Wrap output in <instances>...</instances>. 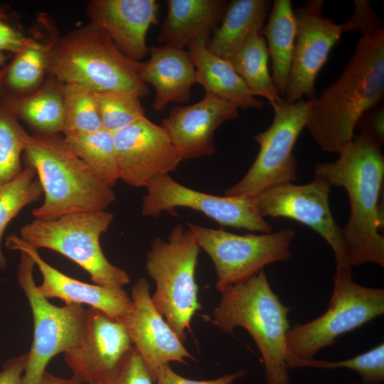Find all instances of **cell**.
<instances>
[{"mask_svg":"<svg viewBox=\"0 0 384 384\" xmlns=\"http://www.w3.org/2000/svg\"><path fill=\"white\" fill-rule=\"evenodd\" d=\"M333 162L318 163L314 174L331 186L343 188L349 197V218L342 228L348 267L372 262L384 267L383 212L380 198L384 177L381 145L359 134Z\"/></svg>","mask_w":384,"mask_h":384,"instance_id":"6da1fadb","label":"cell"},{"mask_svg":"<svg viewBox=\"0 0 384 384\" xmlns=\"http://www.w3.org/2000/svg\"><path fill=\"white\" fill-rule=\"evenodd\" d=\"M384 96V30L361 36L338 78L312 99L306 127L321 151L338 154L358 119Z\"/></svg>","mask_w":384,"mask_h":384,"instance_id":"7a4b0ae2","label":"cell"},{"mask_svg":"<svg viewBox=\"0 0 384 384\" xmlns=\"http://www.w3.org/2000/svg\"><path fill=\"white\" fill-rule=\"evenodd\" d=\"M21 159L25 167L36 169L43 188V203L32 210L36 219L105 210L116 201L112 188L75 155L60 134H31Z\"/></svg>","mask_w":384,"mask_h":384,"instance_id":"3957f363","label":"cell"},{"mask_svg":"<svg viewBox=\"0 0 384 384\" xmlns=\"http://www.w3.org/2000/svg\"><path fill=\"white\" fill-rule=\"evenodd\" d=\"M140 62L122 53L109 35L88 23L65 35H53L48 71L64 83L97 93L122 92L144 97L149 89L139 75Z\"/></svg>","mask_w":384,"mask_h":384,"instance_id":"277c9868","label":"cell"},{"mask_svg":"<svg viewBox=\"0 0 384 384\" xmlns=\"http://www.w3.org/2000/svg\"><path fill=\"white\" fill-rule=\"evenodd\" d=\"M220 294L213 323L229 334L236 327L245 329L262 355L266 384H289L286 334L291 309L272 291L264 268Z\"/></svg>","mask_w":384,"mask_h":384,"instance_id":"5b68a950","label":"cell"},{"mask_svg":"<svg viewBox=\"0 0 384 384\" xmlns=\"http://www.w3.org/2000/svg\"><path fill=\"white\" fill-rule=\"evenodd\" d=\"M200 249L191 231L178 224L167 240H152L146 257V270L156 283L151 300L182 343L193 316L201 309L195 280Z\"/></svg>","mask_w":384,"mask_h":384,"instance_id":"8992f818","label":"cell"},{"mask_svg":"<svg viewBox=\"0 0 384 384\" xmlns=\"http://www.w3.org/2000/svg\"><path fill=\"white\" fill-rule=\"evenodd\" d=\"M113 218L105 210L72 213L55 220L35 219L21 227L19 235L37 250L50 249L75 262L95 284L123 288L130 282L129 276L108 261L100 242Z\"/></svg>","mask_w":384,"mask_h":384,"instance_id":"52a82bcc","label":"cell"},{"mask_svg":"<svg viewBox=\"0 0 384 384\" xmlns=\"http://www.w3.org/2000/svg\"><path fill=\"white\" fill-rule=\"evenodd\" d=\"M383 313V289L361 286L353 280L351 270L336 267L326 311L310 322L296 324L287 331V358H313L321 348L335 343L339 336Z\"/></svg>","mask_w":384,"mask_h":384,"instance_id":"ba28073f","label":"cell"},{"mask_svg":"<svg viewBox=\"0 0 384 384\" xmlns=\"http://www.w3.org/2000/svg\"><path fill=\"white\" fill-rule=\"evenodd\" d=\"M20 253L17 279L30 304L34 325L22 384H38L53 357L80 345L85 331L87 309L82 304L57 306L49 302L34 282V261L25 252Z\"/></svg>","mask_w":384,"mask_h":384,"instance_id":"9c48e42d","label":"cell"},{"mask_svg":"<svg viewBox=\"0 0 384 384\" xmlns=\"http://www.w3.org/2000/svg\"><path fill=\"white\" fill-rule=\"evenodd\" d=\"M312 99L292 103L284 100L272 105L271 125L253 137L260 146L255 160L245 175L224 191V196L256 198L270 188L297 179V162L293 147L306 127Z\"/></svg>","mask_w":384,"mask_h":384,"instance_id":"30bf717a","label":"cell"},{"mask_svg":"<svg viewBox=\"0 0 384 384\" xmlns=\"http://www.w3.org/2000/svg\"><path fill=\"white\" fill-rule=\"evenodd\" d=\"M200 248L210 257L220 292L243 282L267 265L291 257L290 245L296 233L283 228L274 233L237 235L186 223Z\"/></svg>","mask_w":384,"mask_h":384,"instance_id":"8fae6325","label":"cell"},{"mask_svg":"<svg viewBox=\"0 0 384 384\" xmlns=\"http://www.w3.org/2000/svg\"><path fill=\"white\" fill-rule=\"evenodd\" d=\"M146 188L141 209L144 216L156 218L163 211L174 212V208L183 207L200 211L223 226L272 232L257 208L255 198L206 193L179 183L169 174L154 178Z\"/></svg>","mask_w":384,"mask_h":384,"instance_id":"7c38bea8","label":"cell"},{"mask_svg":"<svg viewBox=\"0 0 384 384\" xmlns=\"http://www.w3.org/2000/svg\"><path fill=\"white\" fill-rule=\"evenodd\" d=\"M331 188L324 177L314 174V179L308 183H289L265 190L255 198V203L264 218H287L311 228L331 246L336 267L351 271L342 228L335 221L329 207Z\"/></svg>","mask_w":384,"mask_h":384,"instance_id":"4fadbf2b","label":"cell"},{"mask_svg":"<svg viewBox=\"0 0 384 384\" xmlns=\"http://www.w3.org/2000/svg\"><path fill=\"white\" fill-rule=\"evenodd\" d=\"M323 0H308L294 10L296 36L285 102L316 97L315 80L342 35L340 24L322 14Z\"/></svg>","mask_w":384,"mask_h":384,"instance_id":"5bb4252c","label":"cell"},{"mask_svg":"<svg viewBox=\"0 0 384 384\" xmlns=\"http://www.w3.org/2000/svg\"><path fill=\"white\" fill-rule=\"evenodd\" d=\"M120 179L146 187L154 178L174 171L183 159L166 130L146 116L112 133Z\"/></svg>","mask_w":384,"mask_h":384,"instance_id":"9a60e30c","label":"cell"},{"mask_svg":"<svg viewBox=\"0 0 384 384\" xmlns=\"http://www.w3.org/2000/svg\"><path fill=\"white\" fill-rule=\"evenodd\" d=\"M150 284L139 278L132 287V307L119 321L124 326L153 381L159 368L171 361L187 364L196 359L163 319L149 293Z\"/></svg>","mask_w":384,"mask_h":384,"instance_id":"2e32d148","label":"cell"},{"mask_svg":"<svg viewBox=\"0 0 384 384\" xmlns=\"http://www.w3.org/2000/svg\"><path fill=\"white\" fill-rule=\"evenodd\" d=\"M86 316L82 340L65 353V361L84 383L97 384L119 370L134 346L119 320L92 307L86 310Z\"/></svg>","mask_w":384,"mask_h":384,"instance_id":"e0dca14e","label":"cell"},{"mask_svg":"<svg viewBox=\"0 0 384 384\" xmlns=\"http://www.w3.org/2000/svg\"><path fill=\"white\" fill-rule=\"evenodd\" d=\"M239 115L235 104L205 93L195 104L171 108L161 126L181 152L183 159H193L213 155L215 152V130Z\"/></svg>","mask_w":384,"mask_h":384,"instance_id":"ac0fdd59","label":"cell"},{"mask_svg":"<svg viewBox=\"0 0 384 384\" xmlns=\"http://www.w3.org/2000/svg\"><path fill=\"white\" fill-rule=\"evenodd\" d=\"M159 9L156 0H91L86 14L89 23L105 31L123 55L140 62L149 53L146 33L157 24Z\"/></svg>","mask_w":384,"mask_h":384,"instance_id":"d6986e66","label":"cell"},{"mask_svg":"<svg viewBox=\"0 0 384 384\" xmlns=\"http://www.w3.org/2000/svg\"><path fill=\"white\" fill-rule=\"evenodd\" d=\"M5 246L10 250L25 252L33 259L43 277L38 289L46 298H59L65 304H85L117 320L130 311L132 302L123 288L90 284L64 274L45 262L37 249L16 234L6 238Z\"/></svg>","mask_w":384,"mask_h":384,"instance_id":"ffe728a7","label":"cell"},{"mask_svg":"<svg viewBox=\"0 0 384 384\" xmlns=\"http://www.w3.org/2000/svg\"><path fill=\"white\" fill-rule=\"evenodd\" d=\"M57 31L49 14L38 15L22 47L1 70L0 95L29 92L43 82L48 74L51 40Z\"/></svg>","mask_w":384,"mask_h":384,"instance_id":"44dd1931","label":"cell"},{"mask_svg":"<svg viewBox=\"0 0 384 384\" xmlns=\"http://www.w3.org/2000/svg\"><path fill=\"white\" fill-rule=\"evenodd\" d=\"M149 60L140 63L139 75L155 90L154 110L161 112L171 102H188L196 83V68L188 52L162 45L149 48Z\"/></svg>","mask_w":384,"mask_h":384,"instance_id":"7402d4cb","label":"cell"},{"mask_svg":"<svg viewBox=\"0 0 384 384\" xmlns=\"http://www.w3.org/2000/svg\"><path fill=\"white\" fill-rule=\"evenodd\" d=\"M64 82L48 73L36 89L0 95V107L26 124L32 134H63L64 127Z\"/></svg>","mask_w":384,"mask_h":384,"instance_id":"603a6c76","label":"cell"},{"mask_svg":"<svg viewBox=\"0 0 384 384\" xmlns=\"http://www.w3.org/2000/svg\"><path fill=\"white\" fill-rule=\"evenodd\" d=\"M229 1L168 0L167 14L158 37L164 46L183 50L196 40L209 41L221 22Z\"/></svg>","mask_w":384,"mask_h":384,"instance_id":"cb8c5ba5","label":"cell"},{"mask_svg":"<svg viewBox=\"0 0 384 384\" xmlns=\"http://www.w3.org/2000/svg\"><path fill=\"white\" fill-rule=\"evenodd\" d=\"M208 42L200 38L188 46L187 52L196 68V83L202 85L205 93L226 100L238 109H262L265 103L255 98L228 61L209 51Z\"/></svg>","mask_w":384,"mask_h":384,"instance_id":"d4e9b609","label":"cell"},{"mask_svg":"<svg viewBox=\"0 0 384 384\" xmlns=\"http://www.w3.org/2000/svg\"><path fill=\"white\" fill-rule=\"evenodd\" d=\"M271 4L268 0L230 1L220 23L207 43V48L230 63L250 33L255 29L262 31Z\"/></svg>","mask_w":384,"mask_h":384,"instance_id":"484cf974","label":"cell"},{"mask_svg":"<svg viewBox=\"0 0 384 384\" xmlns=\"http://www.w3.org/2000/svg\"><path fill=\"white\" fill-rule=\"evenodd\" d=\"M261 32L266 38L268 54L272 60V80L279 95L284 98L296 36L292 1H273L268 21Z\"/></svg>","mask_w":384,"mask_h":384,"instance_id":"4316f807","label":"cell"},{"mask_svg":"<svg viewBox=\"0 0 384 384\" xmlns=\"http://www.w3.org/2000/svg\"><path fill=\"white\" fill-rule=\"evenodd\" d=\"M262 31L255 29L230 62L255 96L269 100L272 106L284 102L268 70V50Z\"/></svg>","mask_w":384,"mask_h":384,"instance_id":"83f0119b","label":"cell"},{"mask_svg":"<svg viewBox=\"0 0 384 384\" xmlns=\"http://www.w3.org/2000/svg\"><path fill=\"white\" fill-rule=\"evenodd\" d=\"M71 151L104 183L112 188L120 179L112 133L101 129L63 135Z\"/></svg>","mask_w":384,"mask_h":384,"instance_id":"f1b7e54d","label":"cell"},{"mask_svg":"<svg viewBox=\"0 0 384 384\" xmlns=\"http://www.w3.org/2000/svg\"><path fill=\"white\" fill-rule=\"evenodd\" d=\"M34 168L25 167L11 182L0 186V270L6 267L1 240L6 226L25 206L38 201L43 188Z\"/></svg>","mask_w":384,"mask_h":384,"instance_id":"f546056e","label":"cell"},{"mask_svg":"<svg viewBox=\"0 0 384 384\" xmlns=\"http://www.w3.org/2000/svg\"><path fill=\"white\" fill-rule=\"evenodd\" d=\"M63 104V135L102 129L95 92L79 84L65 83Z\"/></svg>","mask_w":384,"mask_h":384,"instance_id":"4dcf8cb0","label":"cell"},{"mask_svg":"<svg viewBox=\"0 0 384 384\" xmlns=\"http://www.w3.org/2000/svg\"><path fill=\"white\" fill-rule=\"evenodd\" d=\"M20 122L0 107V186L16 178L22 171V154L30 140Z\"/></svg>","mask_w":384,"mask_h":384,"instance_id":"1f68e13d","label":"cell"},{"mask_svg":"<svg viewBox=\"0 0 384 384\" xmlns=\"http://www.w3.org/2000/svg\"><path fill=\"white\" fill-rule=\"evenodd\" d=\"M287 366L288 369L347 368L358 373L363 384H377L384 380V344L382 343L360 355L338 361L287 358Z\"/></svg>","mask_w":384,"mask_h":384,"instance_id":"d6a6232c","label":"cell"},{"mask_svg":"<svg viewBox=\"0 0 384 384\" xmlns=\"http://www.w3.org/2000/svg\"><path fill=\"white\" fill-rule=\"evenodd\" d=\"M102 129L114 133L145 117L140 97L129 93L95 92Z\"/></svg>","mask_w":384,"mask_h":384,"instance_id":"836d02e7","label":"cell"},{"mask_svg":"<svg viewBox=\"0 0 384 384\" xmlns=\"http://www.w3.org/2000/svg\"><path fill=\"white\" fill-rule=\"evenodd\" d=\"M28 36L17 13L0 3V50L14 55Z\"/></svg>","mask_w":384,"mask_h":384,"instance_id":"e575fe53","label":"cell"},{"mask_svg":"<svg viewBox=\"0 0 384 384\" xmlns=\"http://www.w3.org/2000/svg\"><path fill=\"white\" fill-rule=\"evenodd\" d=\"M142 359L132 347L119 370L112 378L97 384H154Z\"/></svg>","mask_w":384,"mask_h":384,"instance_id":"d590c367","label":"cell"},{"mask_svg":"<svg viewBox=\"0 0 384 384\" xmlns=\"http://www.w3.org/2000/svg\"><path fill=\"white\" fill-rule=\"evenodd\" d=\"M382 21L368 0H355L351 17L340 24L342 33L358 30L361 36H370L381 28Z\"/></svg>","mask_w":384,"mask_h":384,"instance_id":"8d00e7d4","label":"cell"},{"mask_svg":"<svg viewBox=\"0 0 384 384\" xmlns=\"http://www.w3.org/2000/svg\"><path fill=\"white\" fill-rule=\"evenodd\" d=\"M247 373L246 370H241L233 373L225 374L213 380H196L182 377L172 370L169 363H166L159 368L155 383L156 384H234L237 379L244 376Z\"/></svg>","mask_w":384,"mask_h":384,"instance_id":"74e56055","label":"cell"},{"mask_svg":"<svg viewBox=\"0 0 384 384\" xmlns=\"http://www.w3.org/2000/svg\"><path fill=\"white\" fill-rule=\"evenodd\" d=\"M355 129L360 134L373 139L380 145L384 143V107L383 105L370 109L358 119Z\"/></svg>","mask_w":384,"mask_h":384,"instance_id":"f35d334b","label":"cell"},{"mask_svg":"<svg viewBox=\"0 0 384 384\" xmlns=\"http://www.w3.org/2000/svg\"><path fill=\"white\" fill-rule=\"evenodd\" d=\"M28 352L8 359L0 372V384H22Z\"/></svg>","mask_w":384,"mask_h":384,"instance_id":"ab89813d","label":"cell"},{"mask_svg":"<svg viewBox=\"0 0 384 384\" xmlns=\"http://www.w3.org/2000/svg\"><path fill=\"white\" fill-rule=\"evenodd\" d=\"M38 384H85L77 375L63 378L53 375L46 370L43 373Z\"/></svg>","mask_w":384,"mask_h":384,"instance_id":"60d3db41","label":"cell"},{"mask_svg":"<svg viewBox=\"0 0 384 384\" xmlns=\"http://www.w3.org/2000/svg\"><path fill=\"white\" fill-rule=\"evenodd\" d=\"M12 54L0 50V67L3 66L7 60L11 58ZM0 86H1V70H0Z\"/></svg>","mask_w":384,"mask_h":384,"instance_id":"b9f144b4","label":"cell"},{"mask_svg":"<svg viewBox=\"0 0 384 384\" xmlns=\"http://www.w3.org/2000/svg\"><path fill=\"white\" fill-rule=\"evenodd\" d=\"M354 384H363V383L353 382Z\"/></svg>","mask_w":384,"mask_h":384,"instance_id":"7bdbcfd3","label":"cell"}]
</instances>
